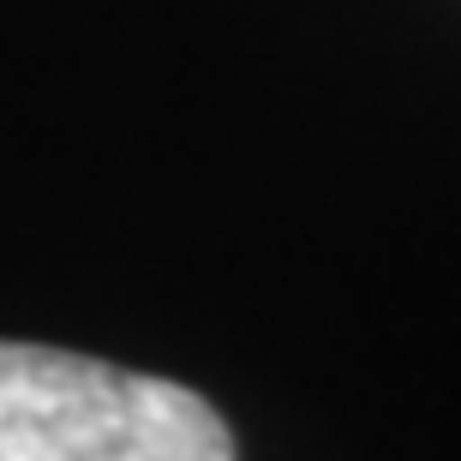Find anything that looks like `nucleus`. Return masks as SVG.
Wrapping results in <instances>:
<instances>
[{
    "label": "nucleus",
    "instance_id": "obj_1",
    "mask_svg": "<svg viewBox=\"0 0 461 461\" xmlns=\"http://www.w3.org/2000/svg\"><path fill=\"white\" fill-rule=\"evenodd\" d=\"M0 461H234V438L186 384L0 342Z\"/></svg>",
    "mask_w": 461,
    "mask_h": 461
}]
</instances>
